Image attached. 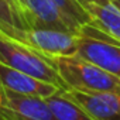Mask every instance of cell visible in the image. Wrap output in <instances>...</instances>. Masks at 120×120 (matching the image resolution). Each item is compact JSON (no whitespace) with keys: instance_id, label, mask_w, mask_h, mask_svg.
<instances>
[{"instance_id":"obj_1","label":"cell","mask_w":120,"mask_h":120,"mask_svg":"<svg viewBox=\"0 0 120 120\" xmlns=\"http://www.w3.org/2000/svg\"><path fill=\"white\" fill-rule=\"evenodd\" d=\"M0 64L33 75L41 81L51 82L67 90V86L62 78L59 76L56 65L51 56L2 31H0Z\"/></svg>"},{"instance_id":"obj_2","label":"cell","mask_w":120,"mask_h":120,"mask_svg":"<svg viewBox=\"0 0 120 120\" xmlns=\"http://www.w3.org/2000/svg\"><path fill=\"white\" fill-rule=\"evenodd\" d=\"M58 74L62 78L67 89L96 93V92H119L120 78L109 74L79 54L68 56H54Z\"/></svg>"},{"instance_id":"obj_3","label":"cell","mask_w":120,"mask_h":120,"mask_svg":"<svg viewBox=\"0 0 120 120\" xmlns=\"http://www.w3.org/2000/svg\"><path fill=\"white\" fill-rule=\"evenodd\" d=\"M78 54L109 74L120 78V44L90 24H85L81 28Z\"/></svg>"},{"instance_id":"obj_4","label":"cell","mask_w":120,"mask_h":120,"mask_svg":"<svg viewBox=\"0 0 120 120\" xmlns=\"http://www.w3.org/2000/svg\"><path fill=\"white\" fill-rule=\"evenodd\" d=\"M0 120H56L42 98L26 96L0 85Z\"/></svg>"},{"instance_id":"obj_5","label":"cell","mask_w":120,"mask_h":120,"mask_svg":"<svg viewBox=\"0 0 120 120\" xmlns=\"http://www.w3.org/2000/svg\"><path fill=\"white\" fill-rule=\"evenodd\" d=\"M24 19L28 28H49L74 34H79L83 26L52 0H27Z\"/></svg>"},{"instance_id":"obj_6","label":"cell","mask_w":120,"mask_h":120,"mask_svg":"<svg viewBox=\"0 0 120 120\" xmlns=\"http://www.w3.org/2000/svg\"><path fill=\"white\" fill-rule=\"evenodd\" d=\"M78 41L79 34L49 28H28L24 34L26 44L51 58L78 54Z\"/></svg>"},{"instance_id":"obj_7","label":"cell","mask_w":120,"mask_h":120,"mask_svg":"<svg viewBox=\"0 0 120 120\" xmlns=\"http://www.w3.org/2000/svg\"><path fill=\"white\" fill-rule=\"evenodd\" d=\"M64 93L85 109L95 120H120V93L96 92L86 93L67 89Z\"/></svg>"},{"instance_id":"obj_8","label":"cell","mask_w":120,"mask_h":120,"mask_svg":"<svg viewBox=\"0 0 120 120\" xmlns=\"http://www.w3.org/2000/svg\"><path fill=\"white\" fill-rule=\"evenodd\" d=\"M0 85L20 95L35 96L42 99H48L55 93L64 90L51 82L41 81L33 75H28L19 69H13L3 64H0Z\"/></svg>"},{"instance_id":"obj_9","label":"cell","mask_w":120,"mask_h":120,"mask_svg":"<svg viewBox=\"0 0 120 120\" xmlns=\"http://www.w3.org/2000/svg\"><path fill=\"white\" fill-rule=\"evenodd\" d=\"M90 16V26L120 44V10L110 2L83 6Z\"/></svg>"},{"instance_id":"obj_10","label":"cell","mask_w":120,"mask_h":120,"mask_svg":"<svg viewBox=\"0 0 120 120\" xmlns=\"http://www.w3.org/2000/svg\"><path fill=\"white\" fill-rule=\"evenodd\" d=\"M28 30L23 10L16 0H0V31L24 42V34Z\"/></svg>"},{"instance_id":"obj_11","label":"cell","mask_w":120,"mask_h":120,"mask_svg":"<svg viewBox=\"0 0 120 120\" xmlns=\"http://www.w3.org/2000/svg\"><path fill=\"white\" fill-rule=\"evenodd\" d=\"M56 120H95L85 109L69 99L64 90L45 99Z\"/></svg>"},{"instance_id":"obj_12","label":"cell","mask_w":120,"mask_h":120,"mask_svg":"<svg viewBox=\"0 0 120 120\" xmlns=\"http://www.w3.org/2000/svg\"><path fill=\"white\" fill-rule=\"evenodd\" d=\"M56 3L65 13L72 16L75 20H78L81 24H90V16L86 11V9L78 2V0H52Z\"/></svg>"},{"instance_id":"obj_13","label":"cell","mask_w":120,"mask_h":120,"mask_svg":"<svg viewBox=\"0 0 120 120\" xmlns=\"http://www.w3.org/2000/svg\"><path fill=\"white\" fill-rule=\"evenodd\" d=\"M78 2L82 6H85L88 3H106V2H110V0H78Z\"/></svg>"},{"instance_id":"obj_14","label":"cell","mask_w":120,"mask_h":120,"mask_svg":"<svg viewBox=\"0 0 120 120\" xmlns=\"http://www.w3.org/2000/svg\"><path fill=\"white\" fill-rule=\"evenodd\" d=\"M16 3L20 6V9L23 10V14H24V11L27 10V0H16Z\"/></svg>"},{"instance_id":"obj_15","label":"cell","mask_w":120,"mask_h":120,"mask_svg":"<svg viewBox=\"0 0 120 120\" xmlns=\"http://www.w3.org/2000/svg\"><path fill=\"white\" fill-rule=\"evenodd\" d=\"M112 3H113V4H114L119 10H120V0H112Z\"/></svg>"}]
</instances>
